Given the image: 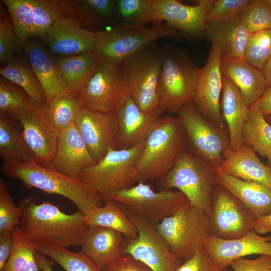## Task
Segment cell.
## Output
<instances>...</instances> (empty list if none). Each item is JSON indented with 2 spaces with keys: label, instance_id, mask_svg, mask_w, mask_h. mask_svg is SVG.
<instances>
[{
  "label": "cell",
  "instance_id": "42",
  "mask_svg": "<svg viewBox=\"0 0 271 271\" xmlns=\"http://www.w3.org/2000/svg\"><path fill=\"white\" fill-rule=\"evenodd\" d=\"M21 211L14 203L7 183L0 179V234L13 232L21 224Z\"/></svg>",
  "mask_w": 271,
  "mask_h": 271
},
{
  "label": "cell",
  "instance_id": "35",
  "mask_svg": "<svg viewBox=\"0 0 271 271\" xmlns=\"http://www.w3.org/2000/svg\"><path fill=\"white\" fill-rule=\"evenodd\" d=\"M0 74L24 90L33 103L44 107L47 101L45 93L31 67L27 63L14 59L1 68Z\"/></svg>",
  "mask_w": 271,
  "mask_h": 271
},
{
  "label": "cell",
  "instance_id": "44",
  "mask_svg": "<svg viewBox=\"0 0 271 271\" xmlns=\"http://www.w3.org/2000/svg\"><path fill=\"white\" fill-rule=\"evenodd\" d=\"M18 49V40L12 20L1 3L0 10V62L8 64L14 59L13 53Z\"/></svg>",
  "mask_w": 271,
  "mask_h": 271
},
{
  "label": "cell",
  "instance_id": "2",
  "mask_svg": "<svg viewBox=\"0 0 271 271\" xmlns=\"http://www.w3.org/2000/svg\"><path fill=\"white\" fill-rule=\"evenodd\" d=\"M187 149V136L179 117L161 116L145 138L137 158L138 183L162 180Z\"/></svg>",
  "mask_w": 271,
  "mask_h": 271
},
{
  "label": "cell",
  "instance_id": "41",
  "mask_svg": "<svg viewBox=\"0 0 271 271\" xmlns=\"http://www.w3.org/2000/svg\"><path fill=\"white\" fill-rule=\"evenodd\" d=\"M248 32L271 28V0H251L239 15Z\"/></svg>",
  "mask_w": 271,
  "mask_h": 271
},
{
  "label": "cell",
  "instance_id": "26",
  "mask_svg": "<svg viewBox=\"0 0 271 271\" xmlns=\"http://www.w3.org/2000/svg\"><path fill=\"white\" fill-rule=\"evenodd\" d=\"M221 70L238 88L248 107L259 100L268 87L262 70L244 59H221Z\"/></svg>",
  "mask_w": 271,
  "mask_h": 271
},
{
  "label": "cell",
  "instance_id": "47",
  "mask_svg": "<svg viewBox=\"0 0 271 271\" xmlns=\"http://www.w3.org/2000/svg\"><path fill=\"white\" fill-rule=\"evenodd\" d=\"M226 268L216 263L203 246L176 271H223Z\"/></svg>",
  "mask_w": 271,
  "mask_h": 271
},
{
  "label": "cell",
  "instance_id": "33",
  "mask_svg": "<svg viewBox=\"0 0 271 271\" xmlns=\"http://www.w3.org/2000/svg\"><path fill=\"white\" fill-rule=\"evenodd\" d=\"M243 145L266 158L271 167V124L258 110L256 103L249 107L248 118L242 129Z\"/></svg>",
  "mask_w": 271,
  "mask_h": 271
},
{
  "label": "cell",
  "instance_id": "10",
  "mask_svg": "<svg viewBox=\"0 0 271 271\" xmlns=\"http://www.w3.org/2000/svg\"><path fill=\"white\" fill-rule=\"evenodd\" d=\"M129 95L123 62L114 64L100 60L77 96L85 108L113 113Z\"/></svg>",
  "mask_w": 271,
  "mask_h": 271
},
{
  "label": "cell",
  "instance_id": "8",
  "mask_svg": "<svg viewBox=\"0 0 271 271\" xmlns=\"http://www.w3.org/2000/svg\"><path fill=\"white\" fill-rule=\"evenodd\" d=\"M156 227L171 252L184 261L204 246L210 235L208 214L188 201Z\"/></svg>",
  "mask_w": 271,
  "mask_h": 271
},
{
  "label": "cell",
  "instance_id": "17",
  "mask_svg": "<svg viewBox=\"0 0 271 271\" xmlns=\"http://www.w3.org/2000/svg\"><path fill=\"white\" fill-rule=\"evenodd\" d=\"M208 217L210 235L226 239L244 236L253 229L256 220L235 197L219 185Z\"/></svg>",
  "mask_w": 271,
  "mask_h": 271
},
{
  "label": "cell",
  "instance_id": "25",
  "mask_svg": "<svg viewBox=\"0 0 271 271\" xmlns=\"http://www.w3.org/2000/svg\"><path fill=\"white\" fill-rule=\"evenodd\" d=\"M206 38L217 48L221 59H244L250 33L239 16L206 25Z\"/></svg>",
  "mask_w": 271,
  "mask_h": 271
},
{
  "label": "cell",
  "instance_id": "28",
  "mask_svg": "<svg viewBox=\"0 0 271 271\" xmlns=\"http://www.w3.org/2000/svg\"><path fill=\"white\" fill-rule=\"evenodd\" d=\"M223 157L220 168L226 173L244 180L259 182L271 188V167L261 162L251 147L243 145L234 151L229 148Z\"/></svg>",
  "mask_w": 271,
  "mask_h": 271
},
{
  "label": "cell",
  "instance_id": "57",
  "mask_svg": "<svg viewBox=\"0 0 271 271\" xmlns=\"http://www.w3.org/2000/svg\"><path fill=\"white\" fill-rule=\"evenodd\" d=\"M268 271H271V263H270V265Z\"/></svg>",
  "mask_w": 271,
  "mask_h": 271
},
{
  "label": "cell",
  "instance_id": "54",
  "mask_svg": "<svg viewBox=\"0 0 271 271\" xmlns=\"http://www.w3.org/2000/svg\"><path fill=\"white\" fill-rule=\"evenodd\" d=\"M268 86H271V56L262 69Z\"/></svg>",
  "mask_w": 271,
  "mask_h": 271
},
{
  "label": "cell",
  "instance_id": "5",
  "mask_svg": "<svg viewBox=\"0 0 271 271\" xmlns=\"http://www.w3.org/2000/svg\"><path fill=\"white\" fill-rule=\"evenodd\" d=\"M152 26H130L120 23L94 32V52L101 60L117 64L160 39H179L182 33L166 23L156 21Z\"/></svg>",
  "mask_w": 271,
  "mask_h": 271
},
{
  "label": "cell",
  "instance_id": "52",
  "mask_svg": "<svg viewBox=\"0 0 271 271\" xmlns=\"http://www.w3.org/2000/svg\"><path fill=\"white\" fill-rule=\"evenodd\" d=\"M253 229L260 235L271 232V213L256 219L253 223Z\"/></svg>",
  "mask_w": 271,
  "mask_h": 271
},
{
  "label": "cell",
  "instance_id": "30",
  "mask_svg": "<svg viewBox=\"0 0 271 271\" xmlns=\"http://www.w3.org/2000/svg\"><path fill=\"white\" fill-rule=\"evenodd\" d=\"M124 237L110 228L89 226L80 245V251L103 269L122 254Z\"/></svg>",
  "mask_w": 271,
  "mask_h": 271
},
{
  "label": "cell",
  "instance_id": "51",
  "mask_svg": "<svg viewBox=\"0 0 271 271\" xmlns=\"http://www.w3.org/2000/svg\"><path fill=\"white\" fill-rule=\"evenodd\" d=\"M255 103L264 117L271 115V86H268L264 94Z\"/></svg>",
  "mask_w": 271,
  "mask_h": 271
},
{
  "label": "cell",
  "instance_id": "38",
  "mask_svg": "<svg viewBox=\"0 0 271 271\" xmlns=\"http://www.w3.org/2000/svg\"><path fill=\"white\" fill-rule=\"evenodd\" d=\"M13 234L12 251L0 271H40L36 257L37 245L24 234L19 226Z\"/></svg>",
  "mask_w": 271,
  "mask_h": 271
},
{
  "label": "cell",
  "instance_id": "19",
  "mask_svg": "<svg viewBox=\"0 0 271 271\" xmlns=\"http://www.w3.org/2000/svg\"><path fill=\"white\" fill-rule=\"evenodd\" d=\"M163 113L158 107L144 112L129 95L113 113L116 148L129 149L139 144Z\"/></svg>",
  "mask_w": 271,
  "mask_h": 271
},
{
  "label": "cell",
  "instance_id": "6",
  "mask_svg": "<svg viewBox=\"0 0 271 271\" xmlns=\"http://www.w3.org/2000/svg\"><path fill=\"white\" fill-rule=\"evenodd\" d=\"M161 181L163 189H178L191 206L209 214L218 184L215 168L206 160L187 149Z\"/></svg>",
  "mask_w": 271,
  "mask_h": 271
},
{
  "label": "cell",
  "instance_id": "46",
  "mask_svg": "<svg viewBox=\"0 0 271 271\" xmlns=\"http://www.w3.org/2000/svg\"><path fill=\"white\" fill-rule=\"evenodd\" d=\"M251 0H214L205 19L206 25L239 16Z\"/></svg>",
  "mask_w": 271,
  "mask_h": 271
},
{
  "label": "cell",
  "instance_id": "43",
  "mask_svg": "<svg viewBox=\"0 0 271 271\" xmlns=\"http://www.w3.org/2000/svg\"><path fill=\"white\" fill-rule=\"evenodd\" d=\"M116 11L121 24L130 26H145L148 21L151 0H118Z\"/></svg>",
  "mask_w": 271,
  "mask_h": 271
},
{
  "label": "cell",
  "instance_id": "13",
  "mask_svg": "<svg viewBox=\"0 0 271 271\" xmlns=\"http://www.w3.org/2000/svg\"><path fill=\"white\" fill-rule=\"evenodd\" d=\"M111 200L146 221L157 225L188 201L180 191H154L150 184L139 182L115 193Z\"/></svg>",
  "mask_w": 271,
  "mask_h": 271
},
{
  "label": "cell",
  "instance_id": "11",
  "mask_svg": "<svg viewBox=\"0 0 271 271\" xmlns=\"http://www.w3.org/2000/svg\"><path fill=\"white\" fill-rule=\"evenodd\" d=\"M163 55V47L154 43L123 62L129 95L145 112H151L158 107V86Z\"/></svg>",
  "mask_w": 271,
  "mask_h": 271
},
{
  "label": "cell",
  "instance_id": "9",
  "mask_svg": "<svg viewBox=\"0 0 271 271\" xmlns=\"http://www.w3.org/2000/svg\"><path fill=\"white\" fill-rule=\"evenodd\" d=\"M2 3L12 20L19 49L30 38L42 39L57 20L75 17L71 0H3Z\"/></svg>",
  "mask_w": 271,
  "mask_h": 271
},
{
  "label": "cell",
  "instance_id": "1",
  "mask_svg": "<svg viewBox=\"0 0 271 271\" xmlns=\"http://www.w3.org/2000/svg\"><path fill=\"white\" fill-rule=\"evenodd\" d=\"M20 228L37 245L67 248L80 246L88 229L85 216L79 210L66 214L54 204L28 196L19 205Z\"/></svg>",
  "mask_w": 271,
  "mask_h": 271
},
{
  "label": "cell",
  "instance_id": "55",
  "mask_svg": "<svg viewBox=\"0 0 271 271\" xmlns=\"http://www.w3.org/2000/svg\"><path fill=\"white\" fill-rule=\"evenodd\" d=\"M265 118H266V120H267V121L270 124H271V115H269V116H267L266 117H265Z\"/></svg>",
  "mask_w": 271,
  "mask_h": 271
},
{
  "label": "cell",
  "instance_id": "16",
  "mask_svg": "<svg viewBox=\"0 0 271 271\" xmlns=\"http://www.w3.org/2000/svg\"><path fill=\"white\" fill-rule=\"evenodd\" d=\"M9 114L21 123L22 135L34 160L43 166L50 167L59 131L50 123L43 108L30 100Z\"/></svg>",
  "mask_w": 271,
  "mask_h": 271
},
{
  "label": "cell",
  "instance_id": "14",
  "mask_svg": "<svg viewBox=\"0 0 271 271\" xmlns=\"http://www.w3.org/2000/svg\"><path fill=\"white\" fill-rule=\"evenodd\" d=\"M120 207L138 231V236L135 238L124 237L122 254L131 255L153 271H176L182 263V260L171 252L156 225Z\"/></svg>",
  "mask_w": 271,
  "mask_h": 271
},
{
  "label": "cell",
  "instance_id": "4",
  "mask_svg": "<svg viewBox=\"0 0 271 271\" xmlns=\"http://www.w3.org/2000/svg\"><path fill=\"white\" fill-rule=\"evenodd\" d=\"M158 86V108L177 113L184 106L194 103L200 68L184 50L166 44Z\"/></svg>",
  "mask_w": 271,
  "mask_h": 271
},
{
  "label": "cell",
  "instance_id": "37",
  "mask_svg": "<svg viewBox=\"0 0 271 271\" xmlns=\"http://www.w3.org/2000/svg\"><path fill=\"white\" fill-rule=\"evenodd\" d=\"M75 18L83 27L94 28L113 19L116 2L112 0H71Z\"/></svg>",
  "mask_w": 271,
  "mask_h": 271
},
{
  "label": "cell",
  "instance_id": "56",
  "mask_svg": "<svg viewBox=\"0 0 271 271\" xmlns=\"http://www.w3.org/2000/svg\"><path fill=\"white\" fill-rule=\"evenodd\" d=\"M223 271H231V270L228 269V268H226L225 270H224Z\"/></svg>",
  "mask_w": 271,
  "mask_h": 271
},
{
  "label": "cell",
  "instance_id": "3",
  "mask_svg": "<svg viewBox=\"0 0 271 271\" xmlns=\"http://www.w3.org/2000/svg\"><path fill=\"white\" fill-rule=\"evenodd\" d=\"M1 169L6 176L19 180L27 188H37L46 193L67 198L84 215L94 207L102 205L103 201L91 186L51 168L43 166L34 159L4 162Z\"/></svg>",
  "mask_w": 271,
  "mask_h": 271
},
{
  "label": "cell",
  "instance_id": "45",
  "mask_svg": "<svg viewBox=\"0 0 271 271\" xmlns=\"http://www.w3.org/2000/svg\"><path fill=\"white\" fill-rule=\"evenodd\" d=\"M31 100L20 87L5 78L0 79L1 114H10Z\"/></svg>",
  "mask_w": 271,
  "mask_h": 271
},
{
  "label": "cell",
  "instance_id": "22",
  "mask_svg": "<svg viewBox=\"0 0 271 271\" xmlns=\"http://www.w3.org/2000/svg\"><path fill=\"white\" fill-rule=\"evenodd\" d=\"M95 163L74 124L59 131L50 168L77 179L84 169Z\"/></svg>",
  "mask_w": 271,
  "mask_h": 271
},
{
  "label": "cell",
  "instance_id": "23",
  "mask_svg": "<svg viewBox=\"0 0 271 271\" xmlns=\"http://www.w3.org/2000/svg\"><path fill=\"white\" fill-rule=\"evenodd\" d=\"M74 124L95 163L110 147L116 149L113 113L84 107Z\"/></svg>",
  "mask_w": 271,
  "mask_h": 271
},
{
  "label": "cell",
  "instance_id": "48",
  "mask_svg": "<svg viewBox=\"0 0 271 271\" xmlns=\"http://www.w3.org/2000/svg\"><path fill=\"white\" fill-rule=\"evenodd\" d=\"M104 271H153L130 255L122 254L103 269Z\"/></svg>",
  "mask_w": 271,
  "mask_h": 271
},
{
  "label": "cell",
  "instance_id": "29",
  "mask_svg": "<svg viewBox=\"0 0 271 271\" xmlns=\"http://www.w3.org/2000/svg\"><path fill=\"white\" fill-rule=\"evenodd\" d=\"M23 49L47 100L60 93H69L61 80L54 56L42 43L29 39Z\"/></svg>",
  "mask_w": 271,
  "mask_h": 271
},
{
  "label": "cell",
  "instance_id": "7",
  "mask_svg": "<svg viewBox=\"0 0 271 271\" xmlns=\"http://www.w3.org/2000/svg\"><path fill=\"white\" fill-rule=\"evenodd\" d=\"M144 140L129 149L110 147L100 161L84 169L77 179L93 188L104 203L111 200L117 192L138 183L136 163Z\"/></svg>",
  "mask_w": 271,
  "mask_h": 271
},
{
  "label": "cell",
  "instance_id": "36",
  "mask_svg": "<svg viewBox=\"0 0 271 271\" xmlns=\"http://www.w3.org/2000/svg\"><path fill=\"white\" fill-rule=\"evenodd\" d=\"M0 156L4 163L34 159L22 132L4 114L0 116Z\"/></svg>",
  "mask_w": 271,
  "mask_h": 271
},
{
  "label": "cell",
  "instance_id": "31",
  "mask_svg": "<svg viewBox=\"0 0 271 271\" xmlns=\"http://www.w3.org/2000/svg\"><path fill=\"white\" fill-rule=\"evenodd\" d=\"M54 59L61 80L69 93L76 96L101 59L94 51Z\"/></svg>",
  "mask_w": 271,
  "mask_h": 271
},
{
  "label": "cell",
  "instance_id": "50",
  "mask_svg": "<svg viewBox=\"0 0 271 271\" xmlns=\"http://www.w3.org/2000/svg\"><path fill=\"white\" fill-rule=\"evenodd\" d=\"M13 232L0 234V270L8 260L14 247Z\"/></svg>",
  "mask_w": 271,
  "mask_h": 271
},
{
  "label": "cell",
  "instance_id": "12",
  "mask_svg": "<svg viewBox=\"0 0 271 271\" xmlns=\"http://www.w3.org/2000/svg\"><path fill=\"white\" fill-rule=\"evenodd\" d=\"M177 114L186 132L188 149L214 168L220 167L223 154L230 147L227 128H220L210 122L194 103L183 106Z\"/></svg>",
  "mask_w": 271,
  "mask_h": 271
},
{
  "label": "cell",
  "instance_id": "32",
  "mask_svg": "<svg viewBox=\"0 0 271 271\" xmlns=\"http://www.w3.org/2000/svg\"><path fill=\"white\" fill-rule=\"evenodd\" d=\"M84 216L89 226L110 228L120 232L126 238H135L138 236L135 225L120 206L112 200L94 207Z\"/></svg>",
  "mask_w": 271,
  "mask_h": 271
},
{
  "label": "cell",
  "instance_id": "49",
  "mask_svg": "<svg viewBox=\"0 0 271 271\" xmlns=\"http://www.w3.org/2000/svg\"><path fill=\"white\" fill-rule=\"evenodd\" d=\"M270 263L271 256L260 255L255 259H237L229 265L234 271H268Z\"/></svg>",
  "mask_w": 271,
  "mask_h": 271
},
{
  "label": "cell",
  "instance_id": "18",
  "mask_svg": "<svg viewBox=\"0 0 271 271\" xmlns=\"http://www.w3.org/2000/svg\"><path fill=\"white\" fill-rule=\"evenodd\" d=\"M221 61L218 50L212 46L205 64L199 71L194 103L212 124L227 128L220 108L223 76Z\"/></svg>",
  "mask_w": 271,
  "mask_h": 271
},
{
  "label": "cell",
  "instance_id": "21",
  "mask_svg": "<svg viewBox=\"0 0 271 271\" xmlns=\"http://www.w3.org/2000/svg\"><path fill=\"white\" fill-rule=\"evenodd\" d=\"M204 247L216 263L227 267L235 260L247 255L271 256V235L262 236L253 229L235 239H222L209 235L204 242Z\"/></svg>",
  "mask_w": 271,
  "mask_h": 271
},
{
  "label": "cell",
  "instance_id": "24",
  "mask_svg": "<svg viewBox=\"0 0 271 271\" xmlns=\"http://www.w3.org/2000/svg\"><path fill=\"white\" fill-rule=\"evenodd\" d=\"M217 183L235 197L256 219L271 213V188L231 176L215 168Z\"/></svg>",
  "mask_w": 271,
  "mask_h": 271
},
{
  "label": "cell",
  "instance_id": "27",
  "mask_svg": "<svg viewBox=\"0 0 271 271\" xmlns=\"http://www.w3.org/2000/svg\"><path fill=\"white\" fill-rule=\"evenodd\" d=\"M220 108L229 135V149L236 150L243 145L242 129L248 118L249 107L238 88L224 75Z\"/></svg>",
  "mask_w": 271,
  "mask_h": 271
},
{
  "label": "cell",
  "instance_id": "34",
  "mask_svg": "<svg viewBox=\"0 0 271 271\" xmlns=\"http://www.w3.org/2000/svg\"><path fill=\"white\" fill-rule=\"evenodd\" d=\"M84 108L77 96L66 92L47 100L43 109L50 123L60 131L74 124Z\"/></svg>",
  "mask_w": 271,
  "mask_h": 271
},
{
  "label": "cell",
  "instance_id": "53",
  "mask_svg": "<svg viewBox=\"0 0 271 271\" xmlns=\"http://www.w3.org/2000/svg\"><path fill=\"white\" fill-rule=\"evenodd\" d=\"M36 257L41 270L42 271H54L53 266L55 261L53 259H49L46 255L38 251L36 254Z\"/></svg>",
  "mask_w": 271,
  "mask_h": 271
},
{
  "label": "cell",
  "instance_id": "39",
  "mask_svg": "<svg viewBox=\"0 0 271 271\" xmlns=\"http://www.w3.org/2000/svg\"><path fill=\"white\" fill-rule=\"evenodd\" d=\"M37 249L57 262L65 271H104L80 251L73 252L67 248L37 245Z\"/></svg>",
  "mask_w": 271,
  "mask_h": 271
},
{
  "label": "cell",
  "instance_id": "15",
  "mask_svg": "<svg viewBox=\"0 0 271 271\" xmlns=\"http://www.w3.org/2000/svg\"><path fill=\"white\" fill-rule=\"evenodd\" d=\"M214 1L198 0L189 6L177 0H151L148 23L165 22L191 40L206 38V16Z\"/></svg>",
  "mask_w": 271,
  "mask_h": 271
},
{
  "label": "cell",
  "instance_id": "40",
  "mask_svg": "<svg viewBox=\"0 0 271 271\" xmlns=\"http://www.w3.org/2000/svg\"><path fill=\"white\" fill-rule=\"evenodd\" d=\"M271 56V28L249 34L244 51V59L262 70Z\"/></svg>",
  "mask_w": 271,
  "mask_h": 271
},
{
  "label": "cell",
  "instance_id": "20",
  "mask_svg": "<svg viewBox=\"0 0 271 271\" xmlns=\"http://www.w3.org/2000/svg\"><path fill=\"white\" fill-rule=\"evenodd\" d=\"M42 39L50 53L59 57L93 52L95 48L94 32L70 17L57 20Z\"/></svg>",
  "mask_w": 271,
  "mask_h": 271
}]
</instances>
